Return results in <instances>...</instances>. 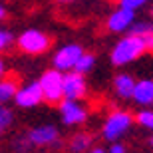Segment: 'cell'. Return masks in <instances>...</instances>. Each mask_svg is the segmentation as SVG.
<instances>
[{
    "label": "cell",
    "mask_w": 153,
    "mask_h": 153,
    "mask_svg": "<svg viewBox=\"0 0 153 153\" xmlns=\"http://www.w3.org/2000/svg\"><path fill=\"white\" fill-rule=\"evenodd\" d=\"M12 102L16 103L18 108H24V109H30V108H36L40 103L44 102V96H42V90H40V84L38 82H30V84L18 88L16 96Z\"/></svg>",
    "instance_id": "9"
},
{
    "label": "cell",
    "mask_w": 153,
    "mask_h": 153,
    "mask_svg": "<svg viewBox=\"0 0 153 153\" xmlns=\"http://www.w3.org/2000/svg\"><path fill=\"white\" fill-rule=\"evenodd\" d=\"M145 50H147V48H145L143 38L133 36V34H127V36H123V38H119L117 42H115L109 60H111L114 66L121 68V66H127V64L135 62L137 58H141Z\"/></svg>",
    "instance_id": "1"
},
{
    "label": "cell",
    "mask_w": 153,
    "mask_h": 153,
    "mask_svg": "<svg viewBox=\"0 0 153 153\" xmlns=\"http://www.w3.org/2000/svg\"><path fill=\"white\" fill-rule=\"evenodd\" d=\"M131 100L139 105H151L153 103V79H135V85H133V94H131Z\"/></svg>",
    "instance_id": "11"
},
{
    "label": "cell",
    "mask_w": 153,
    "mask_h": 153,
    "mask_svg": "<svg viewBox=\"0 0 153 153\" xmlns=\"http://www.w3.org/2000/svg\"><path fill=\"white\" fill-rule=\"evenodd\" d=\"M94 66H96V56H94V54H88V52H84V54H82V58L76 62L74 72L85 76L88 72H91V68H94Z\"/></svg>",
    "instance_id": "15"
},
{
    "label": "cell",
    "mask_w": 153,
    "mask_h": 153,
    "mask_svg": "<svg viewBox=\"0 0 153 153\" xmlns=\"http://www.w3.org/2000/svg\"><path fill=\"white\" fill-rule=\"evenodd\" d=\"M58 2H64L66 4V2H74V0H58Z\"/></svg>",
    "instance_id": "27"
},
{
    "label": "cell",
    "mask_w": 153,
    "mask_h": 153,
    "mask_svg": "<svg viewBox=\"0 0 153 153\" xmlns=\"http://www.w3.org/2000/svg\"><path fill=\"white\" fill-rule=\"evenodd\" d=\"M149 14H151V18H153V8H151V10H149Z\"/></svg>",
    "instance_id": "28"
},
{
    "label": "cell",
    "mask_w": 153,
    "mask_h": 153,
    "mask_svg": "<svg viewBox=\"0 0 153 153\" xmlns=\"http://www.w3.org/2000/svg\"><path fill=\"white\" fill-rule=\"evenodd\" d=\"M32 145L36 147H60V131L56 125H38L26 133Z\"/></svg>",
    "instance_id": "7"
},
{
    "label": "cell",
    "mask_w": 153,
    "mask_h": 153,
    "mask_svg": "<svg viewBox=\"0 0 153 153\" xmlns=\"http://www.w3.org/2000/svg\"><path fill=\"white\" fill-rule=\"evenodd\" d=\"M133 22H135V12L119 6L117 10H114L108 16L105 26H108V30L114 32V34H123V32H127V30L133 26Z\"/></svg>",
    "instance_id": "10"
},
{
    "label": "cell",
    "mask_w": 153,
    "mask_h": 153,
    "mask_svg": "<svg viewBox=\"0 0 153 153\" xmlns=\"http://www.w3.org/2000/svg\"><path fill=\"white\" fill-rule=\"evenodd\" d=\"M131 123H133V117H131L127 111H123V109H114V111L105 117V121H103V125H102V137L109 143L117 141V139H121V137L129 131Z\"/></svg>",
    "instance_id": "3"
},
{
    "label": "cell",
    "mask_w": 153,
    "mask_h": 153,
    "mask_svg": "<svg viewBox=\"0 0 153 153\" xmlns=\"http://www.w3.org/2000/svg\"><path fill=\"white\" fill-rule=\"evenodd\" d=\"M18 76L16 74H10V76H4V78H0V103H8L14 100L18 91Z\"/></svg>",
    "instance_id": "12"
},
{
    "label": "cell",
    "mask_w": 153,
    "mask_h": 153,
    "mask_svg": "<svg viewBox=\"0 0 153 153\" xmlns=\"http://www.w3.org/2000/svg\"><path fill=\"white\" fill-rule=\"evenodd\" d=\"M12 123H14V114H12V109L6 108L4 103H0V137L10 129Z\"/></svg>",
    "instance_id": "16"
},
{
    "label": "cell",
    "mask_w": 153,
    "mask_h": 153,
    "mask_svg": "<svg viewBox=\"0 0 153 153\" xmlns=\"http://www.w3.org/2000/svg\"><path fill=\"white\" fill-rule=\"evenodd\" d=\"M14 44H16L14 34H12L10 30H6V28L0 26V52H8Z\"/></svg>",
    "instance_id": "18"
},
{
    "label": "cell",
    "mask_w": 153,
    "mask_h": 153,
    "mask_svg": "<svg viewBox=\"0 0 153 153\" xmlns=\"http://www.w3.org/2000/svg\"><path fill=\"white\" fill-rule=\"evenodd\" d=\"M135 119H137L139 125H143V127H147V129L153 131V111L151 109H143V111H139Z\"/></svg>",
    "instance_id": "20"
},
{
    "label": "cell",
    "mask_w": 153,
    "mask_h": 153,
    "mask_svg": "<svg viewBox=\"0 0 153 153\" xmlns=\"http://www.w3.org/2000/svg\"><path fill=\"white\" fill-rule=\"evenodd\" d=\"M129 34L145 38V36H153V22H133L129 28Z\"/></svg>",
    "instance_id": "17"
},
{
    "label": "cell",
    "mask_w": 153,
    "mask_h": 153,
    "mask_svg": "<svg viewBox=\"0 0 153 153\" xmlns=\"http://www.w3.org/2000/svg\"><path fill=\"white\" fill-rule=\"evenodd\" d=\"M108 153H127V151H125V147H123V145H121L119 141H114Z\"/></svg>",
    "instance_id": "22"
},
{
    "label": "cell",
    "mask_w": 153,
    "mask_h": 153,
    "mask_svg": "<svg viewBox=\"0 0 153 153\" xmlns=\"http://www.w3.org/2000/svg\"><path fill=\"white\" fill-rule=\"evenodd\" d=\"M133 85H135V78L131 74H117L114 78V90L119 97L123 100H131L133 94Z\"/></svg>",
    "instance_id": "13"
},
{
    "label": "cell",
    "mask_w": 153,
    "mask_h": 153,
    "mask_svg": "<svg viewBox=\"0 0 153 153\" xmlns=\"http://www.w3.org/2000/svg\"><path fill=\"white\" fill-rule=\"evenodd\" d=\"M60 109V117H62L64 125H82L88 119V108L78 100H66L58 103Z\"/></svg>",
    "instance_id": "6"
},
{
    "label": "cell",
    "mask_w": 153,
    "mask_h": 153,
    "mask_svg": "<svg viewBox=\"0 0 153 153\" xmlns=\"http://www.w3.org/2000/svg\"><path fill=\"white\" fill-rule=\"evenodd\" d=\"M16 46L20 52L28 54V56H40L50 50L52 38L38 28H28L16 38Z\"/></svg>",
    "instance_id": "2"
},
{
    "label": "cell",
    "mask_w": 153,
    "mask_h": 153,
    "mask_svg": "<svg viewBox=\"0 0 153 153\" xmlns=\"http://www.w3.org/2000/svg\"><path fill=\"white\" fill-rule=\"evenodd\" d=\"M6 72H8V70H6V64H4V60L0 58V78H4Z\"/></svg>",
    "instance_id": "23"
},
{
    "label": "cell",
    "mask_w": 153,
    "mask_h": 153,
    "mask_svg": "<svg viewBox=\"0 0 153 153\" xmlns=\"http://www.w3.org/2000/svg\"><path fill=\"white\" fill-rule=\"evenodd\" d=\"M88 153H108V151H105L103 147H94V145H91V147L88 149Z\"/></svg>",
    "instance_id": "24"
},
{
    "label": "cell",
    "mask_w": 153,
    "mask_h": 153,
    "mask_svg": "<svg viewBox=\"0 0 153 153\" xmlns=\"http://www.w3.org/2000/svg\"><path fill=\"white\" fill-rule=\"evenodd\" d=\"M91 143H94V137H91L90 133H76V135L70 139L68 147H70L72 153H85L91 147Z\"/></svg>",
    "instance_id": "14"
},
{
    "label": "cell",
    "mask_w": 153,
    "mask_h": 153,
    "mask_svg": "<svg viewBox=\"0 0 153 153\" xmlns=\"http://www.w3.org/2000/svg\"><path fill=\"white\" fill-rule=\"evenodd\" d=\"M88 94V82L84 74H78L74 70H70L64 74V97L66 100H84Z\"/></svg>",
    "instance_id": "8"
},
{
    "label": "cell",
    "mask_w": 153,
    "mask_h": 153,
    "mask_svg": "<svg viewBox=\"0 0 153 153\" xmlns=\"http://www.w3.org/2000/svg\"><path fill=\"white\" fill-rule=\"evenodd\" d=\"M38 84L42 90V96H44V102H48L50 105H58L64 100V74L60 70H46L40 76Z\"/></svg>",
    "instance_id": "4"
},
{
    "label": "cell",
    "mask_w": 153,
    "mask_h": 153,
    "mask_svg": "<svg viewBox=\"0 0 153 153\" xmlns=\"http://www.w3.org/2000/svg\"><path fill=\"white\" fill-rule=\"evenodd\" d=\"M82 54H84V48L79 44H74V42H72V44H64L62 48H58V52L54 54L52 64H54L56 70H60L62 74H66L70 70H74L76 62L82 58Z\"/></svg>",
    "instance_id": "5"
},
{
    "label": "cell",
    "mask_w": 153,
    "mask_h": 153,
    "mask_svg": "<svg viewBox=\"0 0 153 153\" xmlns=\"http://www.w3.org/2000/svg\"><path fill=\"white\" fill-rule=\"evenodd\" d=\"M4 18H6V8L0 4V20H4Z\"/></svg>",
    "instance_id": "25"
},
{
    "label": "cell",
    "mask_w": 153,
    "mask_h": 153,
    "mask_svg": "<svg viewBox=\"0 0 153 153\" xmlns=\"http://www.w3.org/2000/svg\"><path fill=\"white\" fill-rule=\"evenodd\" d=\"M147 143H149V145H151V147H153V135H151V137H149V139H147Z\"/></svg>",
    "instance_id": "26"
},
{
    "label": "cell",
    "mask_w": 153,
    "mask_h": 153,
    "mask_svg": "<svg viewBox=\"0 0 153 153\" xmlns=\"http://www.w3.org/2000/svg\"><path fill=\"white\" fill-rule=\"evenodd\" d=\"M30 147H32V143H30V139L26 135H18L12 139V149L16 153H26Z\"/></svg>",
    "instance_id": "19"
},
{
    "label": "cell",
    "mask_w": 153,
    "mask_h": 153,
    "mask_svg": "<svg viewBox=\"0 0 153 153\" xmlns=\"http://www.w3.org/2000/svg\"><path fill=\"white\" fill-rule=\"evenodd\" d=\"M119 2V6H121V8H127V10H139V8H141V6H145L149 2V0H117Z\"/></svg>",
    "instance_id": "21"
}]
</instances>
